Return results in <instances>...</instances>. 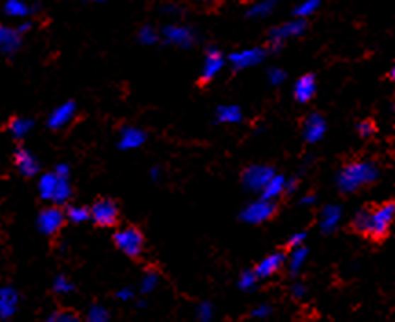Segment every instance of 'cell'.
I'll return each mask as SVG.
<instances>
[{
    "label": "cell",
    "instance_id": "obj_17",
    "mask_svg": "<svg viewBox=\"0 0 395 322\" xmlns=\"http://www.w3.org/2000/svg\"><path fill=\"white\" fill-rule=\"evenodd\" d=\"M22 44V33L13 26L0 24V53L13 55Z\"/></svg>",
    "mask_w": 395,
    "mask_h": 322
},
{
    "label": "cell",
    "instance_id": "obj_32",
    "mask_svg": "<svg viewBox=\"0 0 395 322\" xmlns=\"http://www.w3.org/2000/svg\"><path fill=\"white\" fill-rule=\"evenodd\" d=\"M138 39L145 46H152V44H156L160 40V33H157V30L154 26H143L139 30Z\"/></svg>",
    "mask_w": 395,
    "mask_h": 322
},
{
    "label": "cell",
    "instance_id": "obj_30",
    "mask_svg": "<svg viewBox=\"0 0 395 322\" xmlns=\"http://www.w3.org/2000/svg\"><path fill=\"white\" fill-rule=\"evenodd\" d=\"M157 286H160V274H157L156 271H148V273L143 274V279H141L139 292L143 293V295H148V293H152Z\"/></svg>",
    "mask_w": 395,
    "mask_h": 322
},
{
    "label": "cell",
    "instance_id": "obj_45",
    "mask_svg": "<svg viewBox=\"0 0 395 322\" xmlns=\"http://www.w3.org/2000/svg\"><path fill=\"white\" fill-rule=\"evenodd\" d=\"M17 30L21 31L22 35H24V33H28V31L31 30V24H30V22H22V24H18V26H17Z\"/></svg>",
    "mask_w": 395,
    "mask_h": 322
},
{
    "label": "cell",
    "instance_id": "obj_28",
    "mask_svg": "<svg viewBox=\"0 0 395 322\" xmlns=\"http://www.w3.org/2000/svg\"><path fill=\"white\" fill-rule=\"evenodd\" d=\"M321 0H302L299 6L295 8V17L299 18H308L311 15H315L321 8Z\"/></svg>",
    "mask_w": 395,
    "mask_h": 322
},
{
    "label": "cell",
    "instance_id": "obj_9",
    "mask_svg": "<svg viewBox=\"0 0 395 322\" xmlns=\"http://www.w3.org/2000/svg\"><path fill=\"white\" fill-rule=\"evenodd\" d=\"M163 39L170 46L189 50L196 44L198 35L192 28L185 26V24H169V26L163 28Z\"/></svg>",
    "mask_w": 395,
    "mask_h": 322
},
{
    "label": "cell",
    "instance_id": "obj_43",
    "mask_svg": "<svg viewBox=\"0 0 395 322\" xmlns=\"http://www.w3.org/2000/svg\"><path fill=\"white\" fill-rule=\"evenodd\" d=\"M315 201H317V196H315V194H306V196L300 198V204L302 205H313Z\"/></svg>",
    "mask_w": 395,
    "mask_h": 322
},
{
    "label": "cell",
    "instance_id": "obj_1",
    "mask_svg": "<svg viewBox=\"0 0 395 322\" xmlns=\"http://www.w3.org/2000/svg\"><path fill=\"white\" fill-rule=\"evenodd\" d=\"M395 222V201H382V204L365 207L353 218V227L361 235L374 240H382L390 233V227Z\"/></svg>",
    "mask_w": 395,
    "mask_h": 322
},
{
    "label": "cell",
    "instance_id": "obj_36",
    "mask_svg": "<svg viewBox=\"0 0 395 322\" xmlns=\"http://www.w3.org/2000/svg\"><path fill=\"white\" fill-rule=\"evenodd\" d=\"M196 317H198V321H201V322L213 321V317H214L213 304H211V302H201V304L196 308Z\"/></svg>",
    "mask_w": 395,
    "mask_h": 322
},
{
    "label": "cell",
    "instance_id": "obj_21",
    "mask_svg": "<svg viewBox=\"0 0 395 322\" xmlns=\"http://www.w3.org/2000/svg\"><path fill=\"white\" fill-rule=\"evenodd\" d=\"M340 220H343V209L339 205L328 204L326 207H322L318 226H321L322 233H333L340 226Z\"/></svg>",
    "mask_w": 395,
    "mask_h": 322
},
{
    "label": "cell",
    "instance_id": "obj_35",
    "mask_svg": "<svg viewBox=\"0 0 395 322\" xmlns=\"http://www.w3.org/2000/svg\"><path fill=\"white\" fill-rule=\"evenodd\" d=\"M74 292H75V286L69 282L66 277H62V274L53 280V293H57V295H69V293Z\"/></svg>",
    "mask_w": 395,
    "mask_h": 322
},
{
    "label": "cell",
    "instance_id": "obj_16",
    "mask_svg": "<svg viewBox=\"0 0 395 322\" xmlns=\"http://www.w3.org/2000/svg\"><path fill=\"white\" fill-rule=\"evenodd\" d=\"M317 87L318 84L315 75L306 74L302 75V77L296 79L295 88H293V96H295V99L299 101L300 105H306V103H309V101L315 97V94H317Z\"/></svg>",
    "mask_w": 395,
    "mask_h": 322
},
{
    "label": "cell",
    "instance_id": "obj_20",
    "mask_svg": "<svg viewBox=\"0 0 395 322\" xmlns=\"http://www.w3.org/2000/svg\"><path fill=\"white\" fill-rule=\"evenodd\" d=\"M18 306V295L13 287L2 286L0 287V318L8 321L17 313Z\"/></svg>",
    "mask_w": 395,
    "mask_h": 322
},
{
    "label": "cell",
    "instance_id": "obj_10",
    "mask_svg": "<svg viewBox=\"0 0 395 322\" xmlns=\"http://www.w3.org/2000/svg\"><path fill=\"white\" fill-rule=\"evenodd\" d=\"M65 222L66 213L59 205H53V207H46L44 211H40L39 218H37V227H39V231L43 235L53 236L61 231Z\"/></svg>",
    "mask_w": 395,
    "mask_h": 322
},
{
    "label": "cell",
    "instance_id": "obj_47",
    "mask_svg": "<svg viewBox=\"0 0 395 322\" xmlns=\"http://www.w3.org/2000/svg\"><path fill=\"white\" fill-rule=\"evenodd\" d=\"M160 172H161V170L157 169V167H154V169L150 170V176H152V179H157V178H160Z\"/></svg>",
    "mask_w": 395,
    "mask_h": 322
},
{
    "label": "cell",
    "instance_id": "obj_33",
    "mask_svg": "<svg viewBox=\"0 0 395 322\" xmlns=\"http://www.w3.org/2000/svg\"><path fill=\"white\" fill-rule=\"evenodd\" d=\"M48 322H79V315L69 309H57L46 317Z\"/></svg>",
    "mask_w": 395,
    "mask_h": 322
},
{
    "label": "cell",
    "instance_id": "obj_2",
    "mask_svg": "<svg viewBox=\"0 0 395 322\" xmlns=\"http://www.w3.org/2000/svg\"><path fill=\"white\" fill-rule=\"evenodd\" d=\"M381 172L379 167L375 165L374 161L368 160H359V161H350L337 174V185H339L340 192L344 194H352V192L361 191V189L374 185L379 179Z\"/></svg>",
    "mask_w": 395,
    "mask_h": 322
},
{
    "label": "cell",
    "instance_id": "obj_39",
    "mask_svg": "<svg viewBox=\"0 0 395 322\" xmlns=\"http://www.w3.org/2000/svg\"><path fill=\"white\" fill-rule=\"evenodd\" d=\"M273 309H271L269 304H260L251 311V317L257 318V321H264V318H269Z\"/></svg>",
    "mask_w": 395,
    "mask_h": 322
},
{
    "label": "cell",
    "instance_id": "obj_22",
    "mask_svg": "<svg viewBox=\"0 0 395 322\" xmlns=\"http://www.w3.org/2000/svg\"><path fill=\"white\" fill-rule=\"evenodd\" d=\"M286 192V176L274 174L269 182L265 183V187L262 189L260 196L267 198V200H278Z\"/></svg>",
    "mask_w": 395,
    "mask_h": 322
},
{
    "label": "cell",
    "instance_id": "obj_6",
    "mask_svg": "<svg viewBox=\"0 0 395 322\" xmlns=\"http://www.w3.org/2000/svg\"><path fill=\"white\" fill-rule=\"evenodd\" d=\"M277 213V204L273 200H267V198H258V200L251 201V204L242 211V220L252 226H258V223H264L267 220L274 216Z\"/></svg>",
    "mask_w": 395,
    "mask_h": 322
},
{
    "label": "cell",
    "instance_id": "obj_3",
    "mask_svg": "<svg viewBox=\"0 0 395 322\" xmlns=\"http://www.w3.org/2000/svg\"><path fill=\"white\" fill-rule=\"evenodd\" d=\"M39 194L43 200L62 205L72 198V185L69 178L59 176L55 172H46L39 178Z\"/></svg>",
    "mask_w": 395,
    "mask_h": 322
},
{
    "label": "cell",
    "instance_id": "obj_44",
    "mask_svg": "<svg viewBox=\"0 0 395 322\" xmlns=\"http://www.w3.org/2000/svg\"><path fill=\"white\" fill-rule=\"evenodd\" d=\"M296 189V179L286 178V192H295Z\"/></svg>",
    "mask_w": 395,
    "mask_h": 322
},
{
    "label": "cell",
    "instance_id": "obj_19",
    "mask_svg": "<svg viewBox=\"0 0 395 322\" xmlns=\"http://www.w3.org/2000/svg\"><path fill=\"white\" fill-rule=\"evenodd\" d=\"M147 141V134L138 126H125L119 135V148L121 150H134V148L143 147Z\"/></svg>",
    "mask_w": 395,
    "mask_h": 322
},
{
    "label": "cell",
    "instance_id": "obj_4",
    "mask_svg": "<svg viewBox=\"0 0 395 322\" xmlns=\"http://www.w3.org/2000/svg\"><path fill=\"white\" fill-rule=\"evenodd\" d=\"M113 244L126 257L138 258L143 255L145 236L135 226H125L113 233Z\"/></svg>",
    "mask_w": 395,
    "mask_h": 322
},
{
    "label": "cell",
    "instance_id": "obj_24",
    "mask_svg": "<svg viewBox=\"0 0 395 322\" xmlns=\"http://www.w3.org/2000/svg\"><path fill=\"white\" fill-rule=\"evenodd\" d=\"M309 257V249L306 245H296V248H291V252H289V257H286V264L289 267L293 274L299 273L302 267L306 266V262H308Z\"/></svg>",
    "mask_w": 395,
    "mask_h": 322
},
{
    "label": "cell",
    "instance_id": "obj_31",
    "mask_svg": "<svg viewBox=\"0 0 395 322\" xmlns=\"http://www.w3.org/2000/svg\"><path fill=\"white\" fill-rule=\"evenodd\" d=\"M258 277L257 273H255V270H245L242 271V274L238 277V286L240 289H243V292H251V289H255L258 284Z\"/></svg>",
    "mask_w": 395,
    "mask_h": 322
},
{
    "label": "cell",
    "instance_id": "obj_48",
    "mask_svg": "<svg viewBox=\"0 0 395 322\" xmlns=\"http://www.w3.org/2000/svg\"><path fill=\"white\" fill-rule=\"evenodd\" d=\"M390 79L391 81H395V62L391 65V68H390Z\"/></svg>",
    "mask_w": 395,
    "mask_h": 322
},
{
    "label": "cell",
    "instance_id": "obj_12",
    "mask_svg": "<svg viewBox=\"0 0 395 322\" xmlns=\"http://www.w3.org/2000/svg\"><path fill=\"white\" fill-rule=\"evenodd\" d=\"M223 66H226V57H223V53L218 48H208L207 53H205L204 65H201V83H211V81L223 70Z\"/></svg>",
    "mask_w": 395,
    "mask_h": 322
},
{
    "label": "cell",
    "instance_id": "obj_5",
    "mask_svg": "<svg viewBox=\"0 0 395 322\" xmlns=\"http://www.w3.org/2000/svg\"><path fill=\"white\" fill-rule=\"evenodd\" d=\"M306 28H308V24H306V18L295 17L293 21L282 22V24H278V26L271 28L269 44L273 46L274 50L280 48L282 44L287 43V40L296 39V37L302 35V33L306 31Z\"/></svg>",
    "mask_w": 395,
    "mask_h": 322
},
{
    "label": "cell",
    "instance_id": "obj_42",
    "mask_svg": "<svg viewBox=\"0 0 395 322\" xmlns=\"http://www.w3.org/2000/svg\"><path fill=\"white\" fill-rule=\"evenodd\" d=\"M116 299L121 302H130L132 299H134V292H132L130 287H123V289H119V292L116 293Z\"/></svg>",
    "mask_w": 395,
    "mask_h": 322
},
{
    "label": "cell",
    "instance_id": "obj_49",
    "mask_svg": "<svg viewBox=\"0 0 395 322\" xmlns=\"http://www.w3.org/2000/svg\"><path fill=\"white\" fill-rule=\"evenodd\" d=\"M88 2H106V0H88Z\"/></svg>",
    "mask_w": 395,
    "mask_h": 322
},
{
    "label": "cell",
    "instance_id": "obj_38",
    "mask_svg": "<svg viewBox=\"0 0 395 322\" xmlns=\"http://www.w3.org/2000/svg\"><path fill=\"white\" fill-rule=\"evenodd\" d=\"M357 132H359V135L361 138H372V135L375 134V125L369 119H365V121H361L359 125H357Z\"/></svg>",
    "mask_w": 395,
    "mask_h": 322
},
{
    "label": "cell",
    "instance_id": "obj_7",
    "mask_svg": "<svg viewBox=\"0 0 395 322\" xmlns=\"http://www.w3.org/2000/svg\"><path fill=\"white\" fill-rule=\"evenodd\" d=\"M90 220L99 227H112L119 220V205L110 198H101L91 205Z\"/></svg>",
    "mask_w": 395,
    "mask_h": 322
},
{
    "label": "cell",
    "instance_id": "obj_18",
    "mask_svg": "<svg viewBox=\"0 0 395 322\" xmlns=\"http://www.w3.org/2000/svg\"><path fill=\"white\" fill-rule=\"evenodd\" d=\"M15 165H17L18 172L22 176H26V178H33L35 174H39L40 165L37 157L26 150V148H18L17 152H15Z\"/></svg>",
    "mask_w": 395,
    "mask_h": 322
},
{
    "label": "cell",
    "instance_id": "obj_41",
    "mask_svg": "<svg viewBox=\"0 0 395 322\" xmlns=\"http://www.w3.org/2000/svg\"><path fill=\"white\" fill-rule=\"evenodd\" d=\"M291 295L295 296V299H304V296L308 295V287L302 282H295L291 286Z\"/></svg>",
    "mask_w": 395,
    "mask_h": 322
},
{
    "label": "cell",
    "instance_id": "obj_14",
    "mask_svg": "<svg viewBox=\"0 0 395 322\" xmlns=\"http://www.w3.org/2000/svg\"><path fill=\"white\" fill-rule=\"evenodd\" d=\"M284 266H286V252L274 251L258 262L257 266H255V273H257L258 279H271Z\"/></svg>",
    "mask_w": 395,
    "mask_h": 322
},
{
    "label": "cell",
    "instance_id": "obj_40",
    "mask_svg": "<svg viewBox=\"0 0 395 322\" xmlns=\"http://www.w3.org/2000/svg\"><path fill=\"white\" fill-rule=\"evenodd\" d=\"M306 242V233L300 231V233H295L293 236H289V240H287V248H296V245H304Z\"/></svg>",
    "mask_w": 395,
    "mask_h": 322
},
{
    "label": "cell",
    "instance_id": "obj_29",
    "mask_svg": "<svg viewBox=\"0 0 395 322\" xmlns=\"http://www.w3.org/2000/svg\"><path fill=\"white\" fill-rule=\"evenodd\" d=\"M66 220L74 223H84L90 220V211L83 205H72L68 211H66Z\"/></svg>",
    "mask_w": 395,
    "mask_h": 322
},
{
    "label": "cell",
    "instance_id": "obj_34",
    "mask_svg": "<svg viewBox=\"0 0 395 322\" xmlns=\"http://www.w3.org/2000/svg\"><path fill=\"white\" fill-rule=\"evenodd\" d=\"M87 318H88V322H106V321H110V313H109V309L103 308V306L94 304L90 309H88Z\"/></svg>",
    "mask_w": 395,
    "mask_h": 322
},
{
    "label": "cell",
    "instance_id": "obj_15",
    "mask_svg": "<svg viewBox=\"0 0 395 322\" xmlns=\"http://www.w3.org/2000/svg\"><path fill=\"white\" fill-rule=\"evenodd\" d=\"M326 119L321 113H311L308 116L302 126V135L308 143H318V141L326 135Z\"/></svg>",
    "mask_w": 395,
    "mask_h": 322
},
{
    "label": "cell",
    "instance_id": "obj_27",
    "mask_svg": "<svg viewBox=\"0 0 395 322\" xmlns=\"http://www.w3.org/2000/svg\"><path fill=\"white\" fill-rule=\"evenodd\" d=\"M31 128H33V121L28 118H13L8 125L9 134L13 135V138H17V140L26 138V135L30 134Z\"/></svg>",
    "mask_w": 395,
    "mask_h": 322
},
{
    "label": "cell",
    "instance_id": "obj_11",
    "mask_svg": "<svg viewBox=\"0 0 395 322\" xmlns=\"http://www.w3.org/2000/svg\"><path fill=\"white\" fill-rule=\"evenodd\" d=\"M265 55V48H260V46H252V48H243L238 50V52H233L227 61L229 65L235 68V70H245V68H252V66H258L260 62H264Z\"/></svg>",
    "mask_w": 395,
    "mask_h": 322
},
{
    "label": "cell",
    "instance_id": "obj_13",
    "mask_svg": "<svg viewBox=\"0 0 395 322\" xmlns=\"http://www.w3.org/2000/svg\"><path fill=\"white\" fill-rule=\"evenodd\" d=\"M75 116H77V105L74 101H66L52 110V113L48 116V126L52 131H61L74 121Z\"/></svg>",
    "mask_w": 395,
    "mask_h": 322
},
{
    "label": "cell",
    "instance_id": "obj_25",
    "mask_svg": "<svg viewBox=\"0 0 395 322\" xmlns=\"http://www.w3.org/2000/svg\"><path fill=\"white\" fill-rule=\"evenodd\" d=\"M4 13L11 18H26L33 13V8L24 0H8L4 4Z\"/></svg>",
    "mask_w": 395,
    "mask_h": 322
},
{
    "label": "cell",
    "instance_id": "obj_46",
    "mask_svg": "<svg viewBox=\"0 0 395 322\" xmlns=\"http://www.w3.org/2000/svg\"><path fill=\"white\" fill-rule=\"evenodd\" d=\"M200 4H204V6H218L222 0H198Z\"/></svg>",
    "mask_w": 395,
    "mask_h": 322
},
{
    "label": "cell",
    "instance_id": "obj_37",
    "mask_svg": "<svg viewBox=\"0 0 395 322\" xmlns=\"http://www.w3.org/2000/svg\"><path fill=\"white\" fill-rule=\"evenodd\" d=\"M267 81H269L273 87H280V84L286 81V72L282 68H269L267 72Z\"/></svg>",
    "mask_w": 395,
    "mask_h": 322
},
{
    "label": "cell",
    "instance_id": "obj_23",
    "mask_svg": "<svg viewBox=\"0 0 395 322\" xmlns=\"http://www.w3.org/2000/svg\"><path fill=\"white\" fill-rule=\"evenodd\" d=\"M243 119V112L238 105H222L216 110V121L222 125H238Z\"/></svg>",
    "mask_w": 395,
    "mask_h": 322
},
{
    "label": "cell",
    "instance_id": "obj_26",
    "mask_svg": "<svg viewBox=\"0 0 395 322\" xmlns=\"http://www.w3.org/2000/svg\"><path fill=\"white\" fill-rule=\"evenodd\" d=\"M277 6H278V0H257V2L249 8L247 17L251 18L269 17L274 9H277Z\"/></svg>",
    "mask_w": 395,
    "mask_h": 322
},
{
    "label": "cell",
    "instance_id": "obj_8",
    "mask_svg": "<svg viewBox=\"0 0 395 322\" xmlns=\"http://www.w3.org/2000/svg\"><path fill=\"white\" fill-rule=\"evenodd\" d=\"M274 174H277V170L269 165H262V163L249 165L247 169L243 170L242 174L243 187L252 192H262V189L265 187V183L269 182Z\"/></svg>",
    "mask_w": 395,
    "mask_h": 322
}]
</instances>
